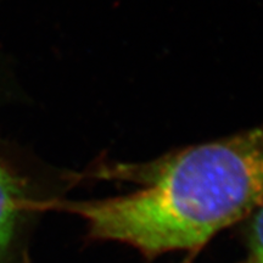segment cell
<instances>
[{
  "mask_svg": "<svg viewBox=\"0 0 263 263\" xmlns=\"http://www.w3.org/2000/svg\"><path fill=\"white\" fill-rule=\"evenodd\" d=\"M249 227L250 252L246 263H263V203L252 213Z\"/></svg>",
  "mask_w": 263,
  "mask_h": 263,
  "instance_id": "obj_3",
  "label": "cell"
},
{
  "mask_svg": "<svg viewBox=\"0 0 263 263\" xmlns=\"http://www.w3.org/2000/svg\"><path fill=\"white\" fill-rule=\"evenodd\" d=\"M35 207L27 180L0 154V263H28L26 240Z\"/></svg>",
  "mask_w": 263,
  "mask_h": 263,
  "instance_id": "obj_2",
  "label": "cell"
},
{
  "mask_svg": "<svg viewBox=\"0 0 263 263\" xmlns=\"http://www.w3.org/2000/svg\"><path fill=\"white\" fill-rule=\"evenodd\" d=\"M110 176L141 188L51 205L83 219L91 238L146 256L196 250L263 203V123L147 163L112 167Z\"/></svg>",
  "mask_w": 263,
  "mask_h": 263,
  "instance_id": "obj_1",
  "label": "cell"
},
{
  "mask_svg": "<svg viewBox=\"0 0 263 263\" xmlns=\"http://www.w3.org/2000/svg\"><path fill=\"white\" fill-rule=\"evenodd\" d=\"M240 263H245V261H242V262H240Z\"/></svg>",
  "mask_w": 263,
  "mask_h": 263,
  "instance_id": "obj_4",
  "label": "cell"
}]
</instances>
